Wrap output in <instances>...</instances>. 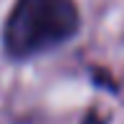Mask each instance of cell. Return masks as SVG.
I'll return each instance as SVG.
<instances>
[{
	"label": "cell",
	"instance_id": "1",
	"mask_svg": "<svg viewBox=\"0 0 124 124\" xmlns=\"http://www.w3.org/2000/svg\"><path fill=\"white\" fill-rule=\"evenodd\" d=\"M81 25L74 0H15L3 25V46L15 58L66 43Z\"/></svg>",
	"mask_w": 124,
	"mask_h": 124
},
{
	"label": "cell",
	"instance_id": "2",
	"mask_svg": "<svg viewBox=\"0 0 124 124\" xmlns=\"http://www.w3.org/2000/svg\"><path fill=\"white\" fill-rule=\"evenodd\" d=\"M84 124H101V122L96 119V116H89V119H86V122H84Z\"/></svg>",
	"mask_w": 124,
	"mask_h": 124
}]
</instances>
